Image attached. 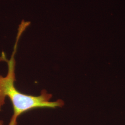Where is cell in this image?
Segmentation results:
<instances>
[{"label": "cell", "mask_w": 125, "mask_h": 125, "mask_svg": "<svg viewBox=\"0 0 125 125\" xmlns=\"http://www.w3.org/2000/svg\"><path fill=\"white\" fill-rule=\"evenodd\" d=\"M17 49V46L14 45L11 58L8 60L2 52L0 59L6 61L8 65V72L6 76L0 75V111L5 103V99L8 97L12 103L13 108V115L9 125H17L19 117L23 113L36 108H55L62 107L64 103L61 100L51 102L52 95L45 89L42 90L39 96L27 95L20 92L15 88L14 55Z\"/></svg>", "instance_id": "cell-1"}, {"label": "cell", "mask_w": 125, "mask_h": 125, "mask_svg": "<svg viewBox=\"0 0 125 125\" xmlns=\"http://www.w3.org/2000/svg\"><path fill=\"white\" fill-rule=\"evenodd\" d=\"M0 125H4L3 121L0 120Z\"/></svg>", "instance_id": "cell-2"}]
</instances>
